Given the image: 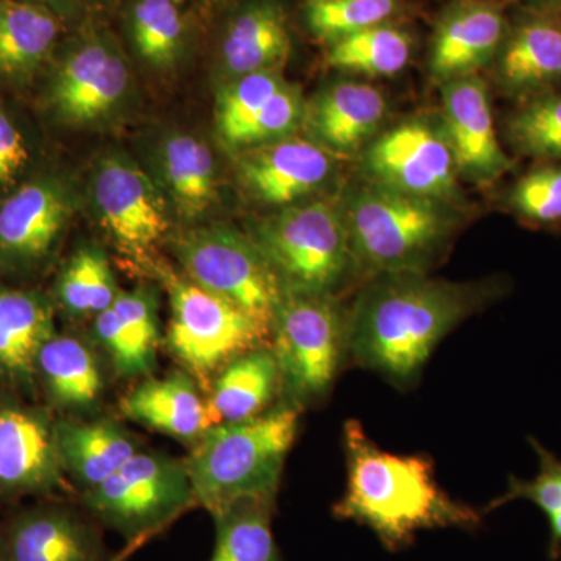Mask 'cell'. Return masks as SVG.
<instances>
[{"label":"cell","instance_id":"6da1fadb","mask_svg":"<svg viewBox=\"0 0 561 561\" xmlns=\"http://www.w3.org/2000/svg\"><path fill=\"white\" fill-rule=\"evenodd\" d=\"M485 298L483 287L426 273L376 276L348 313V356L393 386L411 387L438 343Z\"/></svg>","mask_w":561,"mask_h":561},{"label":"cell","instance_id":"7a4b0ae2","mask_svg":"<svg viewBox=\"0 0 561 561\" xmlns=\"http://www.w3.org/2000/svg\"><path fill=\"white\" fill-rule=\"evenodd\" d=\"M343 445L346 490L332 513L375 531L389 551H401L421 530L481 524V513L442 489L430 457L383 451L356 420L346 421Z\"/></svg>","mask_w":561,"mask_h":561},{"label":"cell","instance_id":"3957f363","mask_svg":"<svg viewBox=\"0 0 561 561\" xmlns=\"http://www.w3.org/2000/svg\"><path fill=\"white\" fill-rule=\"evenodd\" d=\"M300 423V408L279 402L239 423L210 426L186 460L195 502L210 516L236 502L275 500Z\"/></svg>","mask_w":561,"mask_h":561},{"label":"cell","instance_id":"277c9868","mask_svg":"<svg viewBox=\"0 0 561 561\" xmlns=\"http://www.w3.org/2000/svg\"><path fill=\"white\" fill-rule=\"evenodd\" d=\"M341 209L354 271L371 278L426 272L459 224L448 202L405 194L373 181L351 192Z\"/></svg>","mask_w":561,"mask_h":561},{"label":"cell","instance_id":"5b68a950","mask_svg":"<svg viewBox=\"0 0 561 561\" xmlns=\"http://www.w3.org/2000/svg\"><path fill=\"white\" fill-rule=\"evenodd\" d=\"M284 294L334 297L354 272L348 228L330 202L295 203L254 225L250 236Z\"/></svg>","mask_w":561,"mask_h":561},{"label":"cell","instance_id":"8992f818","mask_svg":"<svg viewBox=\"0 0 561 561\" xmlns=\"http://www.w3.org/2000/svg\"><path fill=\"white\" fill-rule=\"evenodd\" d=\"M348 316L334 297L286 294L273 317L271 348L284 400L301 408L327 397L346 354Z\"/></svg>","mask_w":561,"mask_h":561},{"label":"cell","instance_id":"52a82bcc","mask_svg":"<svg viewBox=\"0 0 561 561\" xmlns=\"http://www.w3.org/2000/svg\"><path fill=\"white\" fill-rule=\"evenodd\" d=\"M162 275L171 305L165 343L195 381L208 383L234 357L268 345L271 330L250 313L186 276L171 271Z\"/></svg>","mask_w":561,"mask_h":561},{"label":"cell","instance_id":"ba28073f","mask_svg":"<svg viewBox=\"0 0 561 561\" xmlns=\"http://www.w3.org/2000/svg\"><path fill=\"white\" fill-rule=\"evenodd\" d=\"M83 504L95 518L131 541L157 537L197 502L186 461L138 451L101 485L83 491Z\"/></svg>","mask_w":561,"mask_h":561},{"label":"cell","instance_id":"9c48e42d","mask_svg":"<svg viewBox=\"0 0 561 561\" xmlns=\"http://www.w3.org/2000/svg\"><path fill=\"white\" fill-rule=\"evenodd\" d=\"M173 254L187 279L271 330L286 294L250 236L230 227L194 228L175 239Z\"/></svg>","mask_w":561,"mask_h":561},{"label":"cell","instance_id":"30bf717a","mask_svg":"<svg viewBox=\"0 0 561 561\" xmlns=\"http://www.w3.org/2000/svg\"><path fill=\"white\" fill-rule=\"evenodd\" d=\"M130 68L117 41L101 28H87L65 51L50 84V103L70 125L108 119L130 90Z\"/></svg>","mask_w":561,"mask_h":561},{"label":"cell","instance_id":"8fae6325","mask_svg":"<svg viewBox=\"0 0 561 561\" xmlns=\"http://www.w3.org/2000/svg\"><path fill=\"white\" fill-rule=\"evenodd\" d=\"M91 194L103 227L128 253L146 254L169 231L164 194L128 154L106 153L95 162Z\"/></svg>","mask_w":561,"mask_h":561},{"label":"cell","instance_id":"7c38bea8","mask_svg":"<svg viewBox=\"0 0 561 561\" xmlns=\"http://www.w3.org/2000/svg\"><path fill=\"white\" fill-rule=\"evenodd\" d=\"M373 183L390 190L453 201L457 165L442 128L424 121L394 125L371 140L364 158Z\"/></svg>","mask_w":561,"mask_h":561},{"label":"cell","instance_id":"4fadbf2b","mask_svg":"<svg viewBox=\"0 0 561 561\" xmlns=\"http://www.w3.org/2000/svg\"><path fill=\"white\" fill-rule=\"evenodd\" d=\"M73 213L61 180L28 181L0 205V271H35L49 260Z\"/></svg>","mask_w":561,"mask_h":561},{"label":"cell","instance_id":"5bb4252c","mask_svg":"<svg viewBox=\"0 0 561 561\" xmlns=\"http://www.w3.org/2000/svg\"><path fill=\"white\" fill-rule=\"evenodd\" d=\"M57 421L18 402H0V491L44 493L62 482Z\"/></svg>","mask_w":561,"mask_h":561},{"label":"cell","instance_id":"9a60e30c","mask_svg":"<svg viewBox=\"0 0 561 561\" xmlns=\"http://www.w3.org/2000/svg\"><path fill=\"white\" fill-rule=\"evenodd\" d=\"M442 102V130L457 171L478 183L504 175L512 162L497 140L485 83L474 76L446 81Z\"/></svg>","mask_w":561,"mask_h":561},{"label":"cell","instance_id":"2e32d148","mask_svg":"<svg viewBox=\"0 0 561 561\" xmlns=\"http://www.w3.org/2000/svg\"><path fill=\"white\" fill-rule=\"evenodd\" d=\"M334 160L316 140L287 138L245 149L239 173L257 201L272 206L295 205L316 194L331 179Z\"/></svg>","mask_w":561,"mask_h":561},{"label":"cell","instance_id":"e0dca14e","mask_svg":"<svg viewBox=\"0 0 561 561\" xmlns=\"http://www.w3.org/2000/svg\"><path fill=\"white\" fill-rule=\"evenodd\" d=\"M94 334L122 378L150 375L161 343L157 297L146 289L121 290L95 317Z\"/></svg>","mask_w":561,"mask_h":561},{"label":"cell","instance_id":"ac0fdd59","mask_svg":"<svg viewBox=\"0 0 561 561\" xmlns=\"http://www.w3.org/2000/svg\"><path fill=\"white\" fill-rule=\"evenodd\" d=\"M121 409L127 419L191 445L213 426L208 401L186 371L144 379L122 398Z\"/></svg>","mask_w":561,"mask_h":561},{"label":"cell","instance_id":"d6986e66","mask_svg":"<svg viewBox=\"0 0 561 561\" xmlns=\"http://www.w3.org/2000/svg\"><path fill=\"white\" fill-rule=\"evenodd\" d=\"M3 541L9 561H101L98 531L61 507L21 513Z\"/></svg>","mask_w":561,"mask_h":561},{"label":"cell","instance_id":"ffe728a7","mask_svg":"<svg viewBox=\"0 0 561 561\" xmlns=\"http://www.w3.org/2000/svg\"><path fill=\"white\" fill-rule=\"evenodd\" d=\"M386 99L371 84L343 80L331 84L309 110L313 140L337 153H353L371 138L386 116Z\"/></svg>","mask_w":561,"mask_h":561},{"label":"cell","instance_id":"44dd1931","mask_svg":"<svg viewBox=\"0 0 561 561\" xmlns=\"http://www.w3.org/2000/svg\"><path fill=\"white\" fill-rule=\"evenodd\" d=\"M65 474L83 491L94 489L140 451L135 437L111 419L57 421Z\"/></svg>","mask_w":561,"mask_h":561},{"label":"cell","instance_id":"7402d4cb","mask_svg":"<svg viewBox=\"0 0 561 561\" xmlns=\"http://www.w3.org/2000/svg\"><path fill=\"white\" fill-rule=\"evenodd\" d=\"M291 50L283 10L273 2H254L239 11L228 24L220 44V68L228 81L279 70Z\"/></svg>","mask_w":561,"mask_h":561},{"label":"cell","instance_id":"603a6c76","mask_svg":"<svg viewBox=\"0 0 561 561\" xmlns=\"http://www.w3.org/2000/svg\"><path fill=\"white\" fill-rule=\"evenodd\" d=\"M504 35L500 11L482 3L460 7L442 21L431 51V72L443 83L470 77L493 57Z\"/></svg>","mask_w":561,"mask_h":561},{"label":"cell","instance_id":"cb8c5ba5","mask_svg":"<svg viewBox=\"0 0 561 561\" xmlns=\"http://www.w3.org/2000/svg\"><path fill=\"white\" fill-rule=\"evenodd\" d=\"M160 190L184 219L202 217L217 201L213 151L190 133L171 131L154 153Z\"/></svg>","mask_w":561,"mask_h":561},{"label":"cell","instance_id":"d4e9b609","mask_svg":"<svg viewBox=\"0 0 561 561\" xmlns=\"http://www.w3.org/2000/svg\"><path fill=\"white\" fill-rule=\"evenodd\" d=\"M35 375L51 404L69 413L91 411L105 391L98 354L73 335L54 334L41 346Z\"/></svg>","mask_w":561,"mask_h":561},{"label":"cell","instance_id":"484cf974","mask_svg":"<svg viewBox=\"0 0 561 561\" xmlns=\"http://www.w3.org/2000/svg\"><path fill=\"white\" fill-rule=\"evenodd\" d=\"M280 391L278 362L271 345L247 351L228 362L213 379L210 424L239 423L272 409Z\"/></svg>","mask_w":561,"mask_h":561},{"label":"cell","instance_id":"4316f807","mask_svg":"<svg viewBox=\"0 0 561 561\" xmlns=\"http://www.w3.org/2000/svg\"><path fill=\"white\" fill-rule=\"evenodd\" d=\"M60 36V16L31 0H0V76L22 81L46 62Z\"/></svg>","mask_w":561,"mask_h":561},{"label":"cell","instance_id":"83f0119b","mask_svg":"<svg viewBox=\"0 0 561 561\" xmlns=\"http://www.w3.org/2000/svg\"><path fill=\"white\" fill-rule=\"evenodd\" d=\"M54 334L49 302L32 291L0 284V371L31 378L41 346Z\"/></svg>","mask_w":561,"mask_h":561},{"label":"cell","instance_id":"f1b7e54d","mask_svg":"<svg viewBox=\"0 0 561 561\" xmlns=\"http://www.w3.org/2000/svg\"><path fill=\"white\" fill-rule=\"evenodd\" d=\"M273 505L275 500H245L213 516L210 561H283L272 530Z\"/></svg>","mask_w":561,"mask_h":561},{"label":"cell","instance_id":"f546056e","mask_svg":"<svg viewBox=\"0 0 561 561\" xmlns=\"http://www.w3.org/2000/svg\"><path fill=\"white\" fill-rule=\"evenodd\" d=\"M501 80L515 91L531 90L561 77V28L530 22L513 35L501 57Z\"/></svg>","mask_w":561,"mask_h":561},{"label":"cell","instance_id":"4dcf8cb0","mask_svg":"<svg viewBox=\"0 0 561 561\" xmlns=\"http://www.w3.org/2000/svg\"><path fill=\"white\" fill-rule=\"evenodd\" d=\"M180 0H131L128 36L138 57L154 69L172 68L186 43V21Z\"/></svg>","mask_w":561,"mask_h":561},{"label":"cell","instance_id":"1f68e13d","mask_svg":"<svg viewBox=\"0 0 561 561\" xmlns=\"http://www.w3.org/2000/svg\"><path fill=\"white\" fill-rule=\"evenodd\" d=\"M119 291L108 256L94 245L81 247L70 256L57 284L58 301L77 319H95L113 306Z\"/></svg>","mask_w":561,"mask_h":561},{"label":"cell","instance_id":"d6a6232c","mask_svg":"<svg viewBox=\"0 0 561 561\" xmlns=\"http://www.w3.org/2000/svg\"><path fill=\"white\" fill-rule=\"evenodd\" d=\"M411 58V39L400 28L376 25L331 43L332 68L370 77L394 76Z\"/></svg>","mask_w":561,"mask_h":561},{"label":"cell","instance_id":"836d02e7","mask_svg":"<svg viewBox=\"0 0 561 561\" xmlns=\"http://www.w3.org/2000/svg\"><path fill=\"white\" fill-rule=\"evenodd\" d=\"M279 70H261L228 81L217 101L216 119L221 139L241 149L243 136L273 95L286 84Z\"/></svg>","mask_w":561,"mask_h":561},{"label":"cell","instance_id":"e575fe53","mask_svg":"<svg viewBox=\"0 0 561 561\" xmlns=\"http://www.w3.org/2000/svg\"><path fill=\"white\" fill-rule=\"evenodd\" d=\"M394 10V0H312L308 7V25L317 38L334 43L382 25Z\"/></svg>","mask_w":561,"mask_h":561},{"label":"cell","instance_id":"d590c367","mask_svg":"<svg viewBox=\"0 0 561 561\" xmlns=\"http://www.w3.org/2000/svg\"><path fill=\"white\" fill-rule=\"evenodd\" d=\"M511 138L524 153L561 158V95L529 103L508 124Z\"/></svg>","mask_w":561,"mask_h":561},{"label":"cell","instance_id":"8d00e7d4","mask_svg":"<svg viewBox=\"0 0 561 561\" xmlns=\"http://www.w3.org/2000/svg\"><path fill=\"white\" fill-rule=\"evenodd\" d=\"M530 443L540 459V471L531 481H522L511 476L507 491L491 502L485 512L516 500L534 502L548 518L561 512V459L549 453L535 438H530Z\"/></svg>","mask_w":561,"mask_h":561},{"label":"cell","instance_id":"74e56055","mask_svg":"<svg viewBox=\"0 0 561 561\" xmlns=\"http://www.w3.org/2000/svg\"><path fill=\"white\" fill-rule=\"evenodd\" d=\"M516 209L540 224L561 220V169H541L524 176L513 192Z\"/></svg>","mask_w":561,"mask_h":561},{"label":"cell","instance_id":"f35d334b","mask_svg":"<svg viewBox=\"0 0 561 561\" xmlns=\"http://www.w3.org/2000/svg\"><path fill=\"white\" fill-rule=\"evenodd\" d=\"M28 160L24 136L14 122L0 111V187L9 184Z\"/></svg>","mask_w":561,"mask_h":561},{"label":"cell","instance_id":"ab89813d","mask_svg":"<svg viewBox=\"0 0 561 561\" xmlns=\"http://www.w3.org/2000/svg\"><path fill=\"white\" fill-rule=\"evenodd\" d=\"M549 524H551V538H549L548 552L551 560H557L561 556V512L549 516Z\"/></svg>","mask_w":561,"mask_h":561},{"label":"cell","instance_id":"60d3db41","mask_svg":"<svg viewBox=\"0 0 561 561\" xmlns=\"http://www.w3.org/2000/svg\"><path fill=\"white\" fill-rule=\"evenodd\" d=\"M150 538L153 537H140L136 538V540H131L127 542V546H125L124 549L119 553H116V556L113 557V559H110L108 561H127L130 559L133 553L138 551V549L142 548L144 545H146L147 541L150 540Z\"/></svg>","mask_w":561,"mask_h":561},{"label":"cell","instance_id":"b9f144b4","mask_svg":"<svg viewBox=\"0 0 561 561\" xmlns=\"http://www.w3.org/2000/svg\"><path fill=\"white\" fill-rule=\"evenodd\" d=\"M31 2L39 3V5L47 7V9L57 13L60 16L61 11L68 10L73 3L79 0H31Z\"/></svg>","mask_w":561,"mask_h":561},{"label":"cell","instance_id":"7bdbcfd3","mask_svg":"<svg viewBox=\"0 0 561 561\" xmlns=\"http://www.w3.org/2000/svg\"><path fill=\"white\" fill-rule=\"evenodd\" d=\"M0 561H9L7 560L5 541L2 537H0Z\"/></svg>","mask_w":561,"mask_h":561},{"label":"cell","instance_id":"ee69618b","mask_svg":"<svg viewBox=\"0 0 561 561\" xmlns=\"http://www.w3.org/2000/svg\"><path fill=\"white\" fill-rule=\"evenodd\" d=\"M206 2L210 3V5H213V3L221 2V0H206Z\"/></svg>","mask_w":561,"mask_h":561},{"label":"cell","instance_id":"f6af8a7d","mask_svg":"<svg viewBox=\"0 0 561 561\" xmlns=\"http://www.w3.org/2000/svg\"><path fill=\"white\" fill-rule=\"evenodd\" d=\"M180 2H183V0H180Z\"/></svg>","mask_w":561,"mask_h":561}]
</instances>
